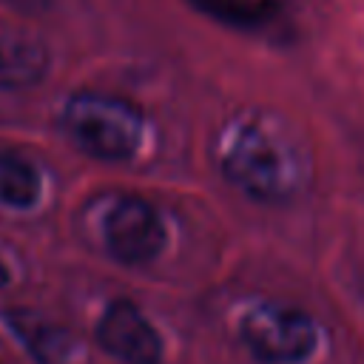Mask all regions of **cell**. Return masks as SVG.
I'll list each match as a JSON object with an SVG mask.
<instances>
[{
	"mask_svg": "<svg viewBox=\"0 0 364 364\" xmlns=\"http://www.w3.org/2000/svg\"><path fill=\"white\" fill-rule=\"evenodd\" d=\"M239 338L262 364H304L318 353L321 327L301 307L264 301L245 310Z\"/></svg>",
	"mask_w": 364,
	"mask_h": 364,
	"instance_id": "cell-3",
	"label": "cell"
},
{
	"mask_svg": "<svg viewBox=\"0 0 364 364\" xmlns=\"http://www.w3.org/2000/svg\"><path fill=\"white\" fill-rule=\"evenodd\" d=\"M165 222L142 196H117L102 216V245L119 264H148L165 247Z\"/></svg>",
	"mask_w": 364,
	"mask_h": 364,
	"instance_id": "cell-4",
	"label": "cell"
},
{
	"mask_svg": "<svg viewBox=\"0 0 364 364\" xmlns=\"http://www.w3.org/2000/svg\"><path fill=\"white\" fill-rule=\"evenodd\" d=\"M63 125L71 139L94 159L122 162L131 159L145 134L142 111L105 91H80L65 102Z\"/></svg>",
	"mask_w": 364,
	"mask_h": 364,
	"instance_id": "cell-2",
	"label": "cell"
},
{
	"mask_svg": "<svg viewBox=\"0 0 364 364\" xmlns=\"http://www.w3.org/2000/svg\"><path fill=\"white\" fill-rule=\"evenodd\" d=\"M43 182L34 162L14 151H0V205L31 208L40 199Z\"/></svg>",
	"mask_w": 364,
	"mask_h": 364,
	"instance_id": "cell-8",
	"label": "cell"
},
{
	"mask_svg": "<svg viewBox=\"0 0 364 364\" xmlns=\"http://www.w3.org/2000/svg\"><path fill=\"white\" fill-rule=\"evenodd\" d=\"M225 179L256 202H290L310 182V154L296 128L273 111L247 108L230 117L219 139Z\"/></svg>",
	"mask_w": 364,
	"mask_h": 364,
	"instance_id": "cell-1",
	"label": "cell"
},
{
	"mask_svg": "<svg viewBox=\"0 0 364 364\" xmlns=\"http://www.w3.org/2000/svg\"><path fill=\"white\" fill-rule=\"evenodd\" d=\"M6 321L37 364H74L77 355L82 353L68 330L51 324L48 318L31 310H11L6 313Z\"/></svg>",
	"mask_w": 364,
	"mask_h": 364,
	"instance_id": "cell-6",
	"label": "cell"
},
{
	"mask_svg": "<svg viewBox=\"0 0 364 364\" xmlns=\"http://www.w3.org/2000/svg\"><path fill=\"white\" fill-rule=\"evenodd\" d=\"M97 341L122 364H159L162 338L148 316L128 299H117L105 307L97 324Z\"/></svg>",
	"mask_w": 364,
	"mask_h": 364,
	"instance_id": "cell-5",
	"label": "cell"
},
{
	"mask_svg": "<svg viewBox=\"0 0 364 364\" xmlns=\"http://www.w3.org/2000/svg\"><path fill=\"white\" fill-rule=\"evenodd\" d=\"M193 3L210 14L242 17V20H250L253 14H262L270 6V0H193Z\"/></svg>",
	"mask_w": 364,
	"mask_h": 364,
	"instance_id": "cell-9",
	"label": "cell"
},
{
	"mask_svg": "<svg viewBox=\"0 0 364 364\" xmlns=\"http://www.w3.org/2000/svg\"><path fill=\"white\" fill-rule=\"evenodd\" d=\"M48 51L40 37L20 26H0V88H28L43 80Z\"/></svg>",
	"mask_w": 364,
	"mask_h": 364,
	"instance_id": "cell-7",
	"label": "cell"
},
{
	"mask_svg": "<svg viewBox=\"0 0 364 364\" xmlns=\"http://www.w3.org/2000/svg\"><path fill=\"white\" fill-rule=\"evenodd\" d=\"M9 284V267L3 264V259H0V290Z\"/></svg>",
	"mask_w": 364,
	"mask_h": 364,
	"instance_id": "cell-10",
	"label": "cell"
}]
</instances>
